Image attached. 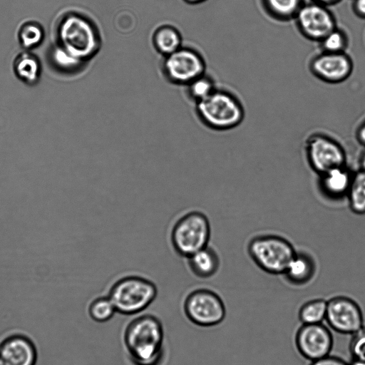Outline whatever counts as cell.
Returning a JSON list of instances; mask_svg holds the SVG:
<instances>
[{
	"label": "cell",
	"instance_id": "1",
	"mask_svg": "<svg viewBox=\"0 0 365 365\" xmlns=\"http://www.w3.org/2000/svg\"><path fill=\"white\" fill-rule=\"evenodd\" d=\"M123 342L134 365H160L164 357L163 327L153 314L131 320L124 331Z\"/></svg>",
	"mask_w": 365,
	"mask_h": 365
},
{
	"label": "cell",
	"instance_id": "2",
	"mask_svg": "<svg viewBox=\"0 0 365 365\" xmlns=\"http://www.w3.org/2000/svg\"><path fill=\"white\" fill-rule=\"evenodd\" d=\"M56 43L86 61L98 53L102 43L95 22L76 12H70L61 17L56 28Z\"/></svg>",
	"mask_w": 365,
	"mask_h": 365
},
{
	"label": "cell",
	"instance_id": "3",
	"mask_svg": "<svg viewBox=\"0 0 365 365\" xmlns=\"http://www.w3.org/2000/svg\"><path fill=\"white\" fill-rule=\"evenodd\" d=\"M196 114L210 129L225 131L240 125L245 118V108L230 91L216 88L204 100L195 103Z\"/></svg>",
	"mask_w": 365,
	"mask_h": 365
},
{
	"label": "cell",
	"instance_id": "4",
	"mask_svg": "<svg viewBox=\"0 0 365 365\" xmlns=\"http://www.w3.org/2000/svg\"><path fill=\"white\" fill-rule=\"evenodd\" d=\"M157 294L153 282L140 276L129 275L120 278L111 286L108 297L117 312L132 315L145 310Z\"/></svg>",
	"mask_w": 365,
	"mask_h": 365
},
{
	"label": "cell",
	"instance_id": "5",
	"mask_svg": "<svg viewBox=\"0 0 365 365\" xmlns=\"http://www.w3.org/2000/svg\"><path fill=\"white\" fill-rule=\"evenodd\" d=\"M211 225L207 216L199 210L182 215L173 225L170 242L175 252L187 258L209 245Z\"/></svg>",
	"mask_w": 365,
	"mask_h": 365
},
{
	"label": "cell",
	"instance_id": "6",
	"mask_svg": "<svg viewBox=\"0 0 365 365\" xmlns=\"http://www.w3.org/2000/svg\"><path fill=\"white\" fill-rule=\"evenodd\" d=\"M247 252L252 261L262 271L270 274H283L297 251L283 237L262 235L248 243Z\"/></svg>",
	"mask_w": 365,
	"mask_h": 365
},
{
	"label": "cell",
	"instance_id": "7",
	"mask_svg": "<svg viewBox=\"0 0 365 365\" xmlns=\"http://www.w3.org/2000/svg\"><path fill=\"white\" fill-rule=\"evenodd\" d=\"M206 63L195 48L182 46L172 53L163 56L161 71L170 83L187 86L205 73Z\"/></svg>",
	"mask_w": 365,
	"mask_h": 365
},
{
	"label": "cell",
	"instance_id": "8",
	"mask_svg": "<svg viewBox=\"0 0 365 365\" xmlns=\"http://www.w3.org/2000/svg\"><path fill=\"white\" fill-rule=\"evenodd\" d=\"M183 309L192 323L203 327L220 324L226 315L221 297L214 291L206 288L190 292L184 301Z\"/></svg>",
	"mask_w": 365,
	"mask_h": 365
},
{
	"label": "cell",
	"instance_id": "9",
	"mask_svg": "<svg viewBox=\"0 0 365 365\" xmlns=\"http://www.w3.org/2000/svg\"><path fill=\"white\" fill-rule=\"evenodd\" d=\"M304 148L307 162L318 175L346 165V153L343 145L325 133L309 135L305 140Z\"/></svg>",
	"mask_w": 365,
	"mask_h": 365
},
{
	"label": "cell",
	"instance_id": "10",
	"mask_svg": "<svg viewBox=\"0 0 365 365\" xmlns=\"http://www.w3.org/2000/svg\"><path fill=\"white\" fill-rule=\"evenodd\" d=\"M294 20L304 38L317 43L337 26L336 18L329 7L312 1L302 5Z\"/></svg>",
	"mask_w": 365,
	"mask_h": 365
},
{
	"label": "cell",
	"instance_id": "11",
	"mask_svg": "<svg viewBox=\"0 0 365 365\" xmlns=\"http://www.w3.org/2000/svg\"><path fill=\"white\" fill-rule=\"evenodd\" d=\"M325 320L334 331L351 335L364 326L359 305L351 298L336 296L327 301Z\"/></svg>",
	"mask_w": 365,
	"mask_h": 365
},
{
	"label": "cell",
	"instance_id": "12",
	"mask_svg": "<svg viewBox=\"0 0 365 365\" xmlns=\"http://www.w3.org/2000/svg\"><path fill=\"white\" fill-rule=\"evenodd\" d=\"M310 72L320 81L337 84L345 81L351 75L354 62L346 53L320 51L309 63Z\"/></svg>",
	"mask_w": 365,
	"mask_h": 365
},
{
	"label": "cell",
	"instance_id": "13",
	"mask_svg": "<svg viewBox=\"0 0 365 365\" xmlns=\"http://www.w3.org/2000/svg\"><path fill=\"white\" fill-rule=\"evenodd\" d=\"M299 354L313 361L329 355L333 346L332 334L324 324H302L295 336Z\"/></svg>",
	"mask_w": 365,
	"mask_h": 365
},
{
	"label": "cell",
	"instance_id": "14",
	"mask_svg": "<svg viewBox=\"0 0 365 365\" xmlns=\"http://www.w3.org/2000/svg\"><path fill=\"white\" fill-rule=\"evenodd\" d=\"M35 361L34 344L24 336H11L0 344V365H34Z\"/></svg>",
	"mask_w": 365,
	"mask_h": 365
},
{
	"label": "cell",
	"instance_id": "15",
	"mask_svg": "<svg viewBox=\"0 0 365 365\" xmlns=\"http://www.w3.org/2000/svg\"><path fill=\"white\" fill-rule=\"evenodd\" d=\"M354 173L345 165L336 167L319 175V186L328 198L339 200L346 197Z\"/></svg>",
	"mask_w": 365,
	"mask_h": 365
},
{
	"label": "cell",
	"instance_id": "16",
	"mask_svg": "<svg viewBox=\"0 0 365 365\" xmlns=\"http://www.w3.org/2000/svg\"><path fill=\"white\" fill-rule=\"evenodd\" d=\"M186 259L190 271L201 279L212 277L217 272L220 266L219 255L209 245Z\"/></svg>",
	"mask_w": 365,
	"mask_h": 365
},
{
	"label": "cell",
	"instance_id": "17",
	"mask_svg": "<svg viewBox=\"0 0 365 365\" xmlns=\"http://www.w3.org/2000/svg\"><path fill=\"white\" fill-rule=\"evenodd\" d=\"M315 269V263L311 256L304 252H297L288 264L283 275L289 282L302 285L312 279Z\"/></svg>",
	"mask_w": 365,
	"mask_h": 365
},
{
	"label": "cell",
	"instance_id": "18",
	"mask_svg": "<svg viewBox=\"0 0 365 365\" xmlns=\"http://www.w3.org/2000/svg\"><path fill=\"white\" fill-rule=\"evenodd\" d=\"M13 69L16 77L27 85H35L39 81L41 64L38 58L29 51L17 55L14 61Z\"/></svg>",
	"mask_w": 365,
	"mask_h": 365
},
{
	"label": "cell",
	"instance_id": "19",
	"mask_svg": "<svg viewBox=\"0 0 365 365\" xmlns=\"http://www.w3.org/2000/svg\"><path fill=\"white\" fill-rule=\"evenodd\" d=\"M180 32L170 24H163L155 29L152 35V43L157 52L163 56L178 50L182 45Z\"/></svg>",
	"mask_w": 365,
	"mask_h": 365
},
{
	"label": "cell",
	"instance_id": "20",
	"mask_svg": "<svg viewBox=\"0 0 365 365\" xmlns=\"http://www.w3.org/2000/svg\"><path fill=\"white\" fill-rule=\"evenodd\" d=\"M48 57L54 69L68 75L79 73L88 63L75 56L58 43L51 47Z\"/></svg>",
	"mask_w": 365,
	"mask_h": 365
},
{
	"label": "cell",
	"instance_id": "21",
	"mask_svg": "<svg viewBox=\"0 0 365 365\" xmlns=\"http://www.w3.org/2000/svg\"><path fill=\"white\" fill-rule=\"evenodd\" d=\"M267 14L275 20L287 21L294 19L304 4L303 0H262Z\"/></svg>",
	"mask_w": 365,
	"mask_h": 365
},
{
	"label": "cell",
	"instance_id": "22",
	"mask_svg": "<svg viewBox=\"0 0 365 365\" xmlns=\"http://www.w3.org/2000/svg\"><path fill=\"white\" fill-rule=\"evenodd\" d=\"M346 199L351 211L358 215H365V172L354 173Z\"/></svg>",
	"mask_w": 365,
	"mask_h": 365
},
{
	"label": "cell",
	"instance_id": "23",
	"mask_svg": "<svg viewBox=\"0 0 365 365\" xmlns=\"http://www.w3.org/2000/svg\"><path fill=\"white\" fill-rule=\"evenodd\" d=\"M327 301L314 299L304 303L299 310V319L302 324H320L325 320Z\"/></svg>",
	"mask_w": 365,
	"mask_h": 365
},
{
	"label": "cell",
	"instance_id": "24",
	"mask_svg": "<svg viewBox=\"0 0 365 365\" xmlns=\"http://www.w3.org/2000/svg\"><path fill=\"white\" fill-rule=\"evenodd\" d=\"M45 33L43 27L35 21L24 23L18 31L20 45L26 51H30L39 46L43 41Z\"/></svg>",
	"mask_w": 365,
	"mask_h": 365
},
{
	"label": "cell",
	"instance_id": "25",
	"mask_svg": "<svg viewBox=\"0 0 365 365\" xmlns=\"http://www.w3.org/2000/svg\"><path fill=\"white\" fill-rule=\"evenodd\" d=\"M349 42L346 31L336 26L319 42V45L321 51L342 53L346 52Z\"/></svg>",
	"mask_w": 365,
	"mask_h": 365
},
{
	"label": "cell",
	"instance_id": "26",
	"mask_svg": "<svg viewBox=\"0 0 365 365\" xmlns=\"http://www.w3.org/2000/svg\"><path fill=\"white\" fill-rule=\"evenodd\" d=\"M117 312L110 299L100 297L92 300L88 306L89 317L96 322H106L110 320Z\"/></svg>",
	"mask_w": 365,
	"mask_h": 365
},
{
	"label": "cell",
	"instance_id": "27",
	"mask_svg": "<svg viewBox=\"0 0 365 365\" xmlns=\"http://www.w3.org/2000/svg\"><path fill=\"white\" fill-rule=\"evenodd\" d=\"M185 86L187 96L195 103L204 100L217 88L213 79L206 73Z\"/></svg>",
	"mask_w": 365,
	"mask_h": 365
},
{
	"label": "cell",
	"instance_id": "28",
	"mask_svg": "<svg viewBox=\"0 0 365 365\" xmlns=\"http://www.w3.org/2000/svg\"><path fill=\"white\" fill-rule=\"evenodd\" d=\"M349 351L353 359L365 361V326L351 334Z\"/></svg>",
	"mask_w": 365,
	"mask_h": 365
},
{
	"label": "cell",
	"instance_id": "29",
	"mask_svg": "<svg viewBox=\"0 0 365 365\" xmlns=\"http://www.w3.org/2000/svg\"><path fill=\"white\" fill-rule=\"evenodd\" d=\"M310 365H349L344 359L334 356L328 355L322 359L315 360L312 361Z\"/></svg>",
	"mask_w": 365,
	"mask_h": 365
},
{
	"label": "cell",
	"instance_id": "30",
	"mask_svg": "<svg viewBox=\"0 0 365 365\" xmlns=\"http://www.w3.org/2000/svg\"><path fill=\"white\" fill-rule=\"evenodd\" d=\"M352 9L356 16L365 19V0H353Z\"/></svg>",
	"mask_w": 365,
	"mask_h": 365
},
{
	"label": "cell",
	"instance_id": "31",
	"mask_svg": "<svg viewBox=\"0 0 365 365\" xmlns=\"http://www.w3.org/2000/svg\"><path fill=\"white\" fill-rule=\"evenodd\" d=\"M356 138L359 143L365 148V120L356 128Z\"/></svg>",
	"mask_w": 365,
	"mask_h": 365
},
{
	"label": "cell",
	"instance_id": "32",
	"mask_svg": "<svg viewBox=\"0 0 365 365\" xmlns=\"http://www.w3.org/2000/svg\"><path fill=\"white\" fill-rule=\"evenodd\" d=\"M359 170L365 172V148L361 151L358 158Z\"/></svg>",
	"mask_w": 365,
	"mask_h": 365
},
{
	"label": "cell",
	"instance_id": "33",
	"mask_svg": "<svg viewBox=\"0 0 365 365\" xmlns=\"http://www.w3.org/2000/svg\"><path fill=\"white\" fill-rule=\"evenodd\" d=\"M322 5H324L326 6H330L332 5H335L340 2L341 0H309Z\"/></svg>",
	"mask_w": 365,
	"mask_h": 365
},
{
	"label": "cell",
	"instance_id": "34",
	"mask_svg": "<svg viewBox=\"0 0 365 365\" xmlns=\"http://www.w3.org/2000/svg\"><path fill=\"white\" fill-rule=\"evenodd\" d=\"M349 365H365V361L352 359L351 362L349 363Z\"/></svg>",
	"mask_w": 365,
	"mask_h": 365
},
{
	"label": "cell",
	"instance_id": "35",
	"mask_svg": "<svg viewBox=\"0 0 365 365\" xmlns=\"http://www.w3.org/2000/svg\"><path fill=\"white\" fill-rule=\"evenodd\" d=\"M185 1L190 4H197V3L202 2L205 0H185Z\"/></svg>",
	"mask_w": 365,
	"mask_h": 365
}]
</instances>
